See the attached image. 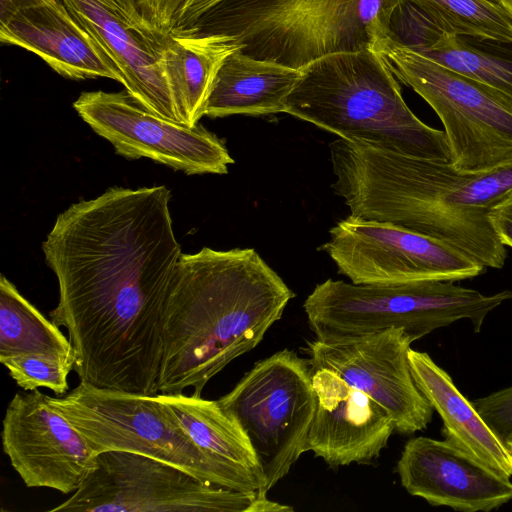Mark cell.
I'll list each match as a JSON object with an SVG mask.
<instances>
[{
  "instance_id": "cell-34",
  "label": "cell",
  "mask_w": 512,
  "mask_h": 512,
  "mask_svg": "<svg viewBox=\"0 0 512 512\" xmlns=\"http://www.w3.org/2000/svg\"><path fill=\"white\" fill-rule=\"evenodd\" d=\"M512 19V0H496Z\"/></svg>"
},
{
  "instance_id": "cell-15",
  "label": "cell",
  "mask_w": 512,
  "mask_h": 512,
  "mask_svg": "<svg viewBox=\"0 0 512 512\" xmlns=\"http://www.w3.org/2000/svg\"><path fill=\"white\" fill-rule=\"evenodd\" d=\"M120 70L125 90L150 112L180 122L164 69L166 34L134 0H63Z\"/></svg>"
},
{
  "instance_id": "cell-30",
  "label": "cell",
  "mask_w": 512,
  "mask_h": 512,
  "mask_svg": "<svg viewBox=\"0 0 512 512\" xmlns=\"http://www.w3.org/2000/svg\"><path fill=\"white\" fill-rule=\"evenodd\" d=\"M142 14L163 34L176 31L189 0H134Z\"/></svg>"
},
{
  "instance_id": "cell-26",
  "label": "cell",
  "mask_w": 512,
  "mask_h": 512,
  "mask_svg": "<svg viewBox=\"0 0 512 512\" xmlns=\"http://www.w3.org/2000/svg\"><path fill=\"white\" fill-rule=\"evenodd\" d=\"M0 362L24 391L47 388L58 396L67 394L68 375L74 369V364L45 354L12 355Z\"/></svg>"
},
{
  "instance_id": "cell-19",
  "label": "cell",
  "mask_w": 512,
  "mask_h": 512,
  "mask_svg": "<svg viewBox=\"0 0 512 512\" xmlns=\"http://www.w3.org/2000/svg\"><path fill=\"white\" fill-rule=\"evenodd\" d=\"M408 359L417 387L443 421L445 439L498 473L512 477L511 451L451 376L425 352L410 348Z\"/></svg>"
},
{
  "instance_id": "cell-4",
  "label": "cell",
  "mask_w": 512,
  "mask_h": 512,
  "mask_svg": "<svg viewBox=\"0 0 512 512\" xmlns=\"http://www.w3.org/2000/svg\"><path fill=\"white\" fill-rule=\"evenodd\" d=\"M301 71L285 113L349 142L450 161L444 131L410 110L397 78L373 49L328 54Z\"/></svg>"
},
{
  "instance_id": "cell-3",
  "label": "cell",
  "mask_w": 512,
  "mask_h": 512,
  "mask_svg": "<svg viewBox=\"0 0 512 512\" xmlns=\"http://www.w3.org/2000/svg\"><path fill=\"white\" fill-rule=\"evenodd\" d=\"M332 188L351 215L440 240L486 268L501 269L506 246L488 213L512 191V165L488 172L338 139L330 144Z\"/></svg>"
},
{
  "instance_id": "cell-31",
  "label": "cell",
  "mask_w": 512,
  "mask_h": 512,
  "mask_svg": "<svg viewBox=\"0 0 512 512\" xmlns=\"http://www.w3.org/2000/svg\"><path fill=\"white\" fill-rule=\"evenodd\" d=\"M488 217L501 242L512 248V191L491 207Z\"/></svg>"
},
{
  "instance_id": "cell-7",
  "label": "cell",
  "mask_w": 512,
  "mask_h": 512,
  "mask_svg": "<svg viewBox=\"0 0 512 512\" xmlns=\"http://www.w3.org/2000/svg\"><path fill=\"white\" fill-rule=\"evenodd\" d=\"M371 49L435 111L444 126L450 162L457 169L488 172L512 165V97L389 35Z\"/></svg>"
},
{
  "instance_id": "cell-22",
  "label": "cell",
  "mask_w": 512,
  "mask_h": 512,
  "mask_svg": "<svg viewBox=\"0 0 512 512\" xmlns=\"http://www.w3.org/2000/svg\"><path fill=\"white\" fill-rule=\"evenodd\" d=\"M157 396L207 456L229 467L250 470L261 482L257 459L248 438L217 400L184 393Z\"/></svg>"
},
{
  "instance_id": "cell-11",
  "label": "cell",
  "mask_w": 512,
  "mask_h": 512,
  "mask_svg": "<svg viewBox=\"0 0 512 512\" xmlns=\"http://www.w3.org/2000/svg\"><path fill=\"white\" fill-rule=\"evenodd\" d=\"M321 249L354 284L460 281L487 268L454 247L406 228L350 214L330 229Z\"/></svg>"
},
{
  "instance_id": "cell-21",
  "label": "cell",
  "mask_w": 512,
  "mask_h": 512,
  "mask_svg": "<svg viewBox=\"0 0 512 512\" xmlns=\"http://www.w3.org/2000/svg\"><path fill=\"white\" fill-rule=\"evenodd\" d=\"M301 74V69L256 59L238 49L220 67L204 116L217 118L284 112L286 99Z\"/></svg>"
},
{
  "instance_id": "cell-10",
  "label": "cell",
  "mask_w": 512,
  "mask_h": 512,
  "mask_svg": "<svg viewBox=\"0 0 512 512\" xmlns=\"http://www.w3.org/2000/svg\"><path fill=\"white\" fill-rule=\"evenodd\" d=\"M256 493L219 487L155 458L104 451L80 487L49 511L251 512Z\"/></svg>"
},
{
  "instance_id": "cell-25",
  "label": "cell",
  "mask_w": 512,
  "mask_h": 512,
  "mask_svg": "<svg viewBox=\"0 0 512 512\" xmlns=\"http://www.w3.org/2000/svg\"><path fill=\"white\" fill-rule=\"evenodd\" d=\"M456 36L512 41V19L490 0H411Z\"/></svg>"
},
{
  "instance_id": "cell-32",
  "label": "cell",
  "mask_w": 512,
  "mask_h": 512,
  "mask_svg": "<svg viewBox=\"0 0 512 512\" xmlns=\"http://www.w3.org/2000/svg\"><path fill=\"white\" fill-rule=\"evenodd\" d=\"M223 1L225 0H189L177 24L176 31L193 29L209 11Z\"/></svg>"
},
{
  "instance_id": "cell-9",
  "label": "cell",
  "mask_w": 512,
  "mask_h": 512,
  "mask_svg": "<svg viewBox=\"0 0 512 512\" xmlns=\"http://www.w3.org/2000/svg\"><path fill=\"white\" fill-rule=\"evenodd\" d=\"M217 402L248 438L261 478L257 496L267 497L306 452L316 408L308 360L280 350L257 362Z\"/></svg>"
},
{
  "instance_id": "cell-17",
  "label": "cell",
  "mask_w": 512,
  "mask_h": 512,
  "mask_svg": "<svg viewBox=\"0 0 512 512\" xmlns=\"http://www.w3.org/2000/svg\"><path fill=\"white\" fill-rule=\"evenodd\" d=\"M0 41L24 48L71 80L109 78L118 67L63 0H1Z\"/></svg>"
},
{
  "instance_id": "cell-1",
  "label": "cell",
  "mask_w": 512,
  "mask_h": 512,
  "mask_svg": "<svg viewBox=\"0 0 512 512\" xmlns=\"http://www.w3.org/2000/svg\"><path fill=\"white\" fill-rule=\"evenodd\" d=\"M165 185L112 187L60 213L42 243L59 301L51 320L94 387L158 394L163 319L182 255Z\"/></svg>"
},
{
  "instance_id": "cell-18",
  "label": "cell",
  "mask_w": 512,
  "mask_h": 512,
  "mask_svg": "<svg viewBox=\"0 0 512 512\" xmlns=\"http://www.w3.org/2000/svg\"><path fill=\"white\" fill-rule=\"evenodd\" d=\"M316 408L306 442L331 468L371 463L395 432L387 411L327 368H312Z\"/></svg>"
},
{
  "instance_id": "cell-5",
  "label": "cell",
  "mask_w": 512,
  "mask_h": 512,
  "mask_svg": "<svg viewBox=\"0 0 512 512\" xmlns=\"http://www.w3.org/2000/svg\"><path fill=\"white\" fill-rule=\"evenodd\" d=\"M454 283L424 280L367 285L328 279L316 285L303 308L320 341L390 328L403 329L416 341L461 319H468L478 333L486 316L512 299V290L484 295Z\"/></svg>"
},
{
  "instance_id": "cell-12",
  "label": "cell",
  "mask_w": 512,
  "mask_h": 512,
  "mask_svg": "<svg viewBox=\"0 0 512 512\" xmlns=\"http://www.w3.org/2000/svg\"><path fill=\"white\" fill-rule=\"evenodd\" d=\"M73 107L82 120L129 158H148L188 175L226 174L234 163L224 142L203 126H187L142 107L129 93L85 91Z\"/></svg>"
},
{
  "instance_id": "cell-28",
  "label": "cell",
  "mask_w": 512,
  "mask_h": 512,
  "mask_svg": "<svg viewBox=\"0 0 512 512\" xmlns=\"http://www.w3.org/2000/svg\"><path fill=\"white\" fill-rule=\"evenodd\" d=\"M489 427L505 442L512 434V386L472 401Z\"/></svg>"
},
{
  "instance_id": "cell-20",
  "label": "cell",
  "mask_w": 512,
  "mask_h": 512,
  "mask_svg": "<svg viewBox=\"0 0 512 512\" xmlns=\"http://www.w3.org/2000/svg\"><path fill=\"white\" fill-rule=\"evenodd\" d=\"M240 48L234 36L224 33L189 29L166 35L164 69L181 123L198 124L220 67Z\"/></svg>"
},
{
  "instance_id": "cell-24",
  "label": "cell",
  "mask_w": 512,
  "mask_h": 512,
  "mask_svg": "<svg viewBox=\"0 0 512 512\" xmlns=\"http://www.w3.org/2000/svg\"><path fill=\"white\" fill-rule=\"evenodd\" d=\"M421 55L512 97V41L448 34Z\"/></svg>"
},
{
  "instance_id": "cell-35",
  "label": "cell",
  "mask_w": 512,
  "mask_h": 512,
  "mask_svg": "<svg viewBox=\"0 0 512 512\" xmlns=\"http://www.w3.org/2000/svg\"><path fill=\"white\" fill-rule=\"evenodd\" d=\"M505 444L512 453V434L507 437V439L505 440Z\"/></svg>"
},
{
  "instance_id": "cell-23",
  "label": "cell",
  "mask_w": 512,
  "mask_h": 512,
  "mask_svg": "<svg viewBox=\"0 0 512 512\" xmlns=\"http://www.w3.org/2000/svg\"><path fill=\"white\" fill-rule=\"evenodd\" d=\"M45 354L75 365L69 338L48 320L4 275L0 278V358Z\"/></svg>"
},
{
  "instance_id": "cell-13",
  "label": "cell",
  "mask_w": 512,
  "mask_h": 512,
  "mask_svg": "<svg viewBox=\"0 0 512 512\" xmlns=\"http://www.w3.org/2000/svg\"><path fill=\"white\" fill-rule=\"evenodd\" d=\"M412 338L399 328L307 344L312 368H327L369 395L390 415L395 431L411 435L425 429L433 407L412 376L408 352Z\"/></svg>"
},
{
  "instance_id": "cell-2",
  "label": "cell",
  "mask_w": 512,
  "mask_h": 512,
  "mask_svg": "<svg viewBox=\"0 0 512 512\" xmlns=\"http://www.w3.org/2000/svg\"><path fill=\"white\" fill-rule=\"evenodd\" d=\"M295 296L253 248L182 253L167 298L158 394L206 384L254 349Z\"/></svg>"
},
{
  "instance_id": "cell-33",
  "label": "cell",
  "mask_w": 512,
  "mask_h": 512,
  "mask_svg": "<svg viewBox=\"0 0 512 512\" xmlns=\"http://www.w3.org/2000/svg\"><path fill=\"white\" fill-rule=\"evenodd\" d=\"M288 512L293 511V508L287 505L269 500L267 497H256L251 512Z\"/></svg>"
},
{
  "instance_id": "cell-6",
  "label": "cell",
  "mask_w": 512,
  "mask_h": 512,
  "mask_svg": "<svg viewBox=\"0 0 512 512\" xmlns=\"http://www.w3.org/2000/svg\"><path fill=\"white\" fill-rule=\"evenodd\" d=\"M49 403L86 439L96 454L137 453L172 464L207 483L258 493L261 482L252 471L226 466L207 456L157 395L145 396L80 382Z\"/></svg>"
},
{
  "instance_id": "cell-29",
  "label": "cell",
  "mask_w": 512,
  "mask_h": 512,
  "mask_svg": "<svg viewBox=\"0 0 512 512\" xmlns=\"http://www.w3.org/2000/svg\"><path fill=\"white\" fill-rule=\"evenodd\" d=\"M401 0H357V14L367 34L370 47L389 35V23L395 7Z\"/></svg>"
},
{
  "instance_id": "cell-16",
  "label": "cell",
  "mask_w": 512,
  "mask_h": 512,
  "mask_svg": "<svg viewBox=\"0 0 512 512\" xmlns=\"http://www.w3.org/2000/svg\"><path fill=\"white\" fill-rule=\"evenodd\" d=\"M403 488L432 506L489 512L512 500V482L449 440H408L396 465Z\"/></svg>"
},
{
  "instance_id": "cell-27",
  "label": "cell",
  "mask_w": 512,
  "mask_h": 512,
  "mask_svg": "<svg viewBox=\"0 0 512 512\" xmlns=\"http://www.w3.org/2000/svg\"><path fill=\"white\" fill-rule=\"evenodd\" d=\"M389 36L401 45L425 54L449 33L425 10L411 0H401L389 23Z\"/></svg>"
},
{
  "instance_id": "cell-8",
  "label": "cell",
  "mask_w": 512,
  "mask_h": 512,
  "mask_svg": "<svg viewBox=\"0 0 512 512\" xmlns=\"http://www.w3.org/2000/svg\"><path fill=\"white\" fill-rule=\"evenodd\" d=\"M357 0H225L193 28L234 36L256 59L295 69L332 53L370 48Z\"/></svg>"
},
{
  "instance_id": "cell-14",
  "label": "cell",
  "mask_w": 512,
  "mask_h": 512,
  "mask_svg": "<svg viewBox=\"0 0 512 512\" xmlns=\"http://www.w3.org/2000/svg\"><path fill=\"white\" fill-rule=\"evenodd\" d=\"M3 451L24 484L74 493L94 467L97 454L82 434L34 390L16 393L2 427Z\"/></svg>"
},
{
  "instance_id": "cell-36",
  "label": "cell",
  "mask_w": 512,
  "mask_h": 512,
  "mask_svg": "<svg viewBox=\"0 0 512 512\" xmlns=\"http://www.w3.org/2000/svg\"><path fill=\"white\" fill-rule=\"evenodd\" d=\"M490 1H493V2L497 3L496 0H490Z\"/></svg>"
}]
</instances>
